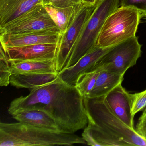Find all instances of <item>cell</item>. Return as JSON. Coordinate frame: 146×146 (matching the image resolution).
I'll return each instance as SVG.
<instances>
[{"label": "cell", "instance_id": "obj_17", "mask_svg": "<svg viewBox=\"0 0 146 146\" xmlns=\"http://www.w3.org/2000/svg\"><path fill=\"white\" fill-rule=\"evenodd\" d=\"M124 76L101 70L94 86L87 97L94 98L106 95L116 86L122 83Z\"/></svg>", "mask_w": 146, "mask_h": 146}, {"label": "cell", "instance_id": "obj_3", "mask_svg": "<svg viewBox=\"0 0 146 146\" xmlns=\"http://www.w3.org/2000/svg\"><path fill=\"white\" fill-rule=\"evenodd\" d=\"M75 133L54 131L25 123H0V146H72L86 144Z\"/></svg>", "mask_w": 146, "mask_h": 146}, {"label": "cell", "instance_id": "obj_2", "mask_svg": "<svg viewBox=\"0 0 146 146\" xmlns=\"http://www.w3.org/2000/svg\"><path fill=\"white\" fill-rule=\"evenodd\" d=\"M88 118L86 127L100 146H146V140L135 129L125 124L114 113L105 96L84 97Z\"/></svg>", "mask_w": 146, "mask_h": 146}, {"label": "cell", "instance_id": "obj_20", "mask_svg": "<svg viewBox=\"0 0 146 146\" xmlns=\"http://www.w3.org/2000/svg\"><path fill=\"white\" fill-rule=\"evenodd\" d=\"M0 51V85L6 87L10 84L11 70L10 63L5 53L1 49Z\"/></svg>", "mask_w": 146, "mask_h": 146}, {"label": "cell", "instance_id": "obj_7", "mask_svg": "<svg viewBox=\"0 0 146 146\" xmlns=\"http://www.w3.org/2000/svg\"><path fill=\"white\" fill-rule=\"evenodd\" d=\"M96 4L92 5L82 3L76 6V13L70 26L64 33H60L55 58L58 73L65 67L72 48Z\"/></svg>", "mask_w": 146, "mask_h": 146}, {"label": "cell", "instance_id": "obj_10", "mask_svg": "<svg viewBox=\"0 0 146 146\" xmlns=\"http://www.w3.org/2000/svg\"><path fill=\"white\" fill-rule=\"evenodd\" d=\"M1 49L7 59L12 61L55 60L57 44H42Z\"/></svg>", "mask_w": 146, "mask_h": 146}, {"label": "cell", "instance_id": "obj_18", "mask_svg": "<svg viewBox=\"0 0 146 146\" xmlns=\"http://www.w3.org/2000/svg\"><path fill=\"white\" fill-rule=\"evenodd\" d=\"M76 6L66 7H57L52 5L44 6L52 20L57 25L60 33H63L68 29L74 18Z\"/></svg>", "mask_w": 146, "mask_h": 146}, {"label": "cell", "instance_id": "obj_21", "mask_svg": "<svg viewBox=\"0 0 146 146\" xmlns=\"http://www.w3.org/2000/svg\"><path fill=\"white\" fill-rule=\"evenodd\" d=\"M132 116L146 108V89L140 93L130 94Z\"/></svg>", "mask_w": 146, "mask_h": 146}, {"label": "cell", "instance_id": "obj_13", "mask_svg": "<svg viewBox=\"0 0 146 146\" xmlns=\"http://www.w3.org/2000/svg\"><path fill=\"white\" fill-rule=\"evenodd\" d=\"M41 5L43 0H0V28Z\"/></svg>", "mask_w": 146, "mask_h": 146}, {"label": "cell", "instance_id": "obj_19", "mask_svg": "<svg viewBox=\"0 0 146 146\" xmlns=\"http://www.w3.org/2000/svg\"><path fill=\"white\" fill-rule=\"evenodd\" d=\"M100 71V69H96L79 77L75 87L83 97H88L94 86Z\"/></svg>", "mask_w": 146, "mask_h": 146}, {"label": "cell", "instance_id": "obj_15", "mask_svg": "<svg viewBox=\"0 0 146 146\" xmlns=\"http://www.w3.org/2000/svg\"><path fill=\"white\" fill-rule=\"evenodd\" d=\"M58 73H25L12 74L10 84L17 88L30 90L40 87L54 81Z\"/></svg>", "mask_w": 146, "mask_h": 146}, {"label": "cell", "instance_id": "obj_16", "mask_svg": "<svg viewBox=\"0 0 146 146\" xmlns=\"http://www.w3.org/2000/svg\"><path fill=\"white\" fill-rule=\"evenodd\" d=\"M8 61L11 65L12 74L25 73H58L55 60Z\"/></svg>", "mask_w": 146, "mask_h": 146}, {"label": "cell", "instance_id": "obj_9", "mask_svg": "<svg viewBox=\"0 0 146 146\" xmlns=\"http://www.w3.org/2000/svg\"><path fill=\"white\" fill-rule=\"evenodd\" d=\"M113 47L106 48H95L83 56L74 65L63 69L58 76L61 81L66 84L75 87L79 77L94 70L97 62Z\"/></svg>", "mask_w": 146, "mask_h": 146}, {"label": "cell", "instance_id": "obj_25", "mask_svg": "<svg viewBox=\"0 0 146 146\" xmlns=\"http://www.w3.org/2000/svg\"><path fill=\"white\" fill-rule=\"evenodd\" d=\"M82 137L85 140L86 143L89 145L94 146H100V144L95 140L93 134L90 130L85 127L82 134Z\"/></svg>", "mask_w": 146, "mask_h": 146}, {"label": "cell", "instance_id": "obj_6", "mask_svg": "<svg viewBox=\"0 0 146 146\" xmlns=\"http://www.w3.org/2000/svg\"><path fill=\"white\" fill-rule=\"evenodd\" d=\"M141 45L136 36L113 47L97 62L96 69L125 75L136 64L141 54Z\"/></svg>", "mask_w": 146, "mask_h": 146}, {"label": "cell", "instance_id": "obj_5", "mask_svg": "<svg viewBox=\"0 0 146 146\" xmlns=\"http://www.w3.org/2000/svg\"><path fill=\"white\" fill-rule=\"evenodd\" d=\"M121 0H98L72 48L65 68L74 65L95 48L100 31L108 17L120 6Z\"/></svg>", "mask_w": 146, "mask_h": 146}, {"label": "cell", "instance_id": "obj_23", "mask_svg": "<svg viewBox=\"0 0 146 146\" xmlns=\"http://www.w3.org/2000/svg\"><path fill=\"white\" fill-rule=\"evenodd\" d=\"M120 7H132L143 13L146 12V0H121Z\"/></svg>", "mask_w": 146, "mask_h": 146}, {"label": "cell", "instance_id": "obj_24", "mask_svg": "<svg viewBox=\"0 0 146 146\" xmlns=\"http://www.w3.org/2000/svg\"><path fill=\"white\" fill-rule=\"evenodd\" d=\"M135 130L146 140V108L138 119Z\"/></svg>", "mask_w": 146, "mask_h": 146}, {"label": "cell", "instance_id": "obj_26", "mask_svg": "<svg viewBox=\"0 0 146 146\" xmlns=\"http://www.w3.org/2000/svg\"><path fill=\"white\" fill-rule=\"evenodd\" d=\"M82 1L83 3L84 4L92 5H95L98 1V0H82Z\"/></svg>", "mask_w": 146, "mask_h": 146}, {"label": "cell", "instance_id": "obj_22", "mask_svg": "<svg viewBox=\"0 0 146 146\" xmlns=\"http://www.w3.org/2000/svg\"><path fill=\"white\" fill-rule=\"evenodd\" d=\"M82 0H43V5H52L57 7H66L82 3Z\"/></svg>", "mask_w": 146, "mask_h": 146}, {"label": "cell", "instance_id": "obj_12", "mask_svg": "<svg viewBox=\"0 0 146 146\" xmlns=\"http://www.w3.org/2000/svg\"><path fill=\"white\" fill-rule=\"evenodd\" d=\"M107 102L114 113L126 125L131 129L134 127V117L131 112L130 94L122 85L116 86L105 95Z\"/></svg>", "mask_w": 146, "mask_h": 146}, {"label": "cell", "instance_id": "obj_11", "mask_svg": "<svg viewBox=\"0 0 146 146\" xmlns=\"http://www.w3.org/2000/svg\"><path fill=\"white\" fill-rule=\"evenodd\" d=\"M60 33L51 31L24 34L1 33L0 41L2 47H16L42 44H58Z\"/></svg>", "mask_w": 146, "mask_h": 146}, {"label": "cell", "instance_id": "obj_4", "mask_svg": "<svg viewBox=\"0 0 146 146\" xmlns=\"http://www.w3.org/2000/svg\"><path fill=\"white\" fill-rule=\"evenodd\" d=\"M142 17V13L135 8L119 7L105 21L95 47H111L135 37Z\"/></svg>", "mask_w": 146, "mask_h": 146}, {"label": "cell", "instance_id": "obj_8", "mask_svg": "<svg viewBox=\"0 0 146 146\" xmlns=\"http://www.w3.org/2000/svg\"><path fill=\"white\" fill-rule=\"evenodd\" d=\"M51 31L60 33L43 5L39 6L0 28V33L19 34Z\"/></svg>", "mask_w": 146, "mask_h": 146}, {"label": "cell", "instance_id": "obj_1", "mask_svg": "<svg viewBox=\"0 0 146 146\" xmlns=\"http://www.w3.org/2000/svg\"><path fill=\"white\" fill-rule=\"evenodd\" d=\"M27 110H39L54 119L60 131L75 133L88 125V118L84 97L75 87L58 77L51 82L30 90L28 95L14 99L8 113L13 116Z\"/></svg>", "mask_w": 146, "mask_h": 146}, {"label": "cell", "instance_id": "obj_14", "mask_svg": "<svg viewBox=\"0 0 146 146\" xmlns=\"http://www.w3.org/2000/svg\"><path fill=\"white\" fill-rule=\"evenodd\" d=\"M18 122L54 131H61L54 119L45 112L39 110H27L13 116Z\"/></svg>", "mask_w": 146, "mask_h": 146}]
</instances>
